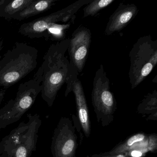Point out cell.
<instances>
[{
    "label": "cell",
    "mask_w": 157,
    "mask_h": 157,
    "mask_svg": "<svg viewBox=\"0 0 157 157\" xmlns=\"http://www.w3.org/2000/svg\"><path fill=\"white\" fill-rule=\"evenodd\" d=\"M27 118L29 128L27 138L13 151L11 157H30L33 151L36 150L38 130L42 124V120L40 116L36 113L28 114Z\"/></svg>",
    "instance_id": "cell-11"
},
{
    "label": "cell",
    "mask_w": 157,
    "mask_h": 157,
    "mask_svg": "<svg viewBox=\"0 0 157 157\" xmlns=\"http://www.w3.org/2000/svg\"><path fill=\"white\" fill-rule=\"evenodd\" d=\"M42 74L38 69L33 78L21 83L14 99L0 109V130L19 121L31 108L41 92Z\"/></svg>",
    "instance_id": "cell-3"
},
{
    "label": "cell",
    "mask_w": 157,
    "mask_h": 157,
    "mask_svg": "<svg viewBox=\"0 0 157 157\" xmlns=\"http://www.w3.org/2000/svg\"><path fill=\"white\" fill-rule=\"evenodd\" d=\"M3 48V40L2 38H0V60L1 59L2 56L1 55L2 48Z\"/></svg>",
    "instance_id": "cell-23"
},
{
    "label": "cell",
    "mask_w": 157,
    "mask_h": 157,
    "mask_svg": "<svg viewBox=\"0 0 157 157\" xmlns=\"http://www.w3.org/2000/svg\"><path fill=\"white\" fill-rule=\"evenodd\" d=\"M5 92H6V90H0V104L2 101L5 96Z\"/></svg>",
    "instance_id": "cell-22"
},
{
    "label": "cell",
    "mask_w": 157,
    "mask_h": 157,
    "mask_svg": "<svg viewBox=\"0 0 157 157\" xmlns=\"http://www.w3.org/2000/svg\"><path fill=\"white\" fill-rule=\"evenodd\" d=\"M0 157H10L9 156H7L6 154H2V155L0 156Z\"/></svg>",
    "instance_id": "cell-25"
},
{
    "label": "cell",
    "mask_w": 157,
    "mask_h": 157,
    "mask_svg": "<svg viewBox=\"0 0 157 157\" xmlns=\"http://www.w3.org/2000/svg\"><path fill=\"white\" fill-rule=\"evenodd\" d=\"M38 51L25 43H16L0 60V87L7 89L37 67Z\"/></svg>",
    "instance_id": "cell-2"
},
{
    "label": "cell",
    "mask_w": 157,
    "mask_h": 157,
    "mask_svg": "<svg viewBox=\"0 0 157 157\" xmlns=\"http://www.w3.org/2000/svg\"><path fill=\"white\" fill-rule=\"evenodd\" d=\"M91 157H131L126 153H121L119 154H108L103 153L100 154H94Z\"/></svg>",
    "instance_id": "cell-20"
},
{
    "label": "cell",
    "mask_w": 157,
    "mask_h": 157,
    "mask_svg": "<svg viewBox=\"0 0 157 157\" xmlns=\"http://www.w3.org/2000/svg\"><path fill=\"white\" fill-rule=\"evenodd\" d=\"M128 72L131 89H134L150 74L157 64V40L150 35L140 37L129 54Z\"/></svg>",
    "instance_id": "cell-4"
},
{
    "label": "cell",
    "mask_w": 157,
    "mask_h": 157,
    "mask_svg": "<svg viewBox=\"0 0 157 157\" xmlns=\"http://www.w3.org/2000/svg\"><path fill=\"white\" fill-rule=\"evenodd\" d=\"M92 33L90 30L79 25L69 38L68 51L70 63L78 71V73L83 70L89 55L91 43Z\"/></svg>",
    "instance_id": "cell-9"
},
{
    "label": "cell",
    "mask_w": 157,
    "mask_h": 157,
    "mask_svg": "<svg viewBox=\"0 0 157 157\" xmlns=\"http://www.w3.org/2000/svg\"><path fill=\"white\" fill-rule=\"evenodd\" d=\"M92 103L98 122L103 127L109 125L114 120L117 101L110 90V80L101 64L94 78Z\"/></svg>",
    "instance_id": "cell-5"
},
{
    "label": "cell",
    "mask_w": 157,
    "mask_h": 157,
    "mask_svg": "<svg viewBox=\"0 0 157 157\" xmlns=\"http://www.w3.org/2000/svg\"><path fill=\"white\" fill-rule=\"evenodd\" d=\"M29 128L28 120L26 123L22 122L9 135L3 138L0 142V156L6 154L11 157L13 151L26 140Z\"/></svg>",
    "instance_id": "cell-12"
},
{
    "label": "cell",
    "mask_w": 157,
    "mask_h": 157,
    "mask_svg": "<svg viewBox=\"0 0 157 157\" xmlns=\"http://www.w3.org/2000/svg\"><path fill=\"white\" fill-rule=\"evenodd\" d=\"M76 126L69 117H62L54 130L51 150L53 157H75L78 148Z\"/></svg>",
    "instance_id": "cell-7"
},
{
    "label": "cell",
    "mask_w": 157,
    "mask_h": 157,
    "mask_svg": "<svg viewBox=\"0 0 157 157\" xmlns=\"http://www.w3.org/2000/svg\"><path fill=\"white\" fill-rule=\"evenodd\" d=\"M157 138L156 134H152L148 137L147 148L149 151H155L157 149Z\"/></svg>",
    "instance_id": "cell-19"
},
{
    "label": "cell",
    "mask_w": 157,
    "mask_h": 157,
    "mask_svg": "<svg viewBox=\"0 0 157 157\" xmlns=\"http://www.w3.org/2000/svg\"><path fill=\"white\" fill-rule=\"evenodd\" d=\"M114 1L115 0H92L83 9V18L94 16Z\"/></svg>",
    "instance_id": "cell-17"
},
{
    "label": "cell",
    "mask_w": 157,
    "mask_h": 157,
    "mask_svg": "<svg viewBox=\"0 0 157 157\" xmlns=\"http://www.w3.org/2000/svg\"><path fill=\"white\" fill-rule=\"evenodd\" d=\"M70 25H58L57 24H51L48 27L46 33L45 37H48L50 36L55 39H63L62 36H65V32L66 29H68Z\"/></svg>",
    "instance_id": "cell-18"
},
{
    "label": "cell",
    "mask_w": 157,
    "mask_h": 157,
    "mask_svg": "<svg viewBox=\"0 0 157 157\" xmlns=\"http://www.w3.org/2000/svg\"><path fill=\"white\" fill-rule=\"evenodd\" d=\"M138 113L148 115L147 119L157 120V92L154 90L151 93H149L137 108Z\"/></svg>",
    "instance_id": "cell-15"
},
{
    "label": "cell",
    "mask_w": 157,
    "mask_h": 157,
    "mask_svg": "<svg viewBox=\"0 0 157 157\" xmlns=\"http://www.w3.org/2000/svg\"><path fill=\"white\" fill-rule=\"evenodd\" d=\"M5 1V0H0V6H1L4 3Z\"/></svg>",
    "instance_id": "cell-24"
},
{
    "label": "cell",
    "mask_w": 157,
    "mask_h": 157,
    "mask_svg": "<svg viewBox=\"0 0 157 157\" xmlns=\"http://www.w3.org/2000/svg\"><path fill=\"white\" fill-rule=\"evenodd\" d=\"M131 157H142L146 152L139 150H131L125 152Z\"/></svg>",
    "instance_id": "cell-21"
},
{
    "label": "cell",
    "mask_w": 157,
    "mask_h": 157,
    "mask_svg": "<svg viewBox=\"0 0 157 157\" xmlns=\"http://www.w3.org/2000/svg\"><path fill=\"white\" fill-rule=\"evenodd\" d=\"M57 0H34L33 3L13 16L12 20L21 21L44 12L55 5Z\"/></svg>",
    "instance_id": "cell-13"
},
{
    "label": "cell",
    "mask_w": 157,
    "mask_h": 157,
    "mask_svg": "<svg viewBox=\"0 0 157 157\" xmlns=\"http://www.w3.org/2000/svg\"><path fill=\"white\" fill-rule=\"evenodd\" d=\"M138 12L137 7L135 4L120 3L109 18L105 34L109 36L120 32L135 18Z\"/></svg>",
    "instance_id": "cell-10"
},
{
    "label": "cell",
    "mask_w": 157,
    "mask_h": 157,
    "mask_svg": "<svg viewBox=\"0 0 157 157\" xmlns=\"http://www.w3.org/2000/svg\"><path fill=\"white\" fill-rule=\"evenodd\" d=\"M92 0H78L60 10L47 16L38 18L21 25L19 33L28 38H38L45 37L49 26L58 22H66L71 19L78 11Z\"/></svg>",
    "instance_id": "cell-6"
},
{
    "label": "cell",
    "mask_w": 157,
    "mask_h": 157,
    "mask_svg": "<svg viewBox=\"0 0 157 157\" xmlns=\"http://www.w3.org/2000/svg\"><path fill=\"white\" fill-rule=\"evenodd\" d=\"M34 0H5L0 6V17L6 20H12L15 14L24 10Z\"/></svg>",
    "instance_id": "cell-14"
},
{
    "label": "cell",
    "mask_w": 157,
    "mask_h": 157,
    "mask_svg": "<svg viewBox=\"0 0 157 157\" xmlns=\"http://www.w3.org/2000/svg\"><path fill=\"white\" fill-rule=\"evenodd\" d=\"M147 138L144 133H139L135 134L126 140L120 143L113 149L105 152L108 154H116L125 153L131 149L132 146L137 142H141Z\"/></svg>",
    "instance_id": "cell-16"
},
{
    "label": "cell",
    "mask_w": 157,
    "mask_h": 157,
    "mask_svg": "<svg viewBox=\"0 0 157 157\" xmlns=\"http://www.w3.org/2000/svg\"><path fill=\"white\" fill-rule=\"evenodd\" d=\"M78 74L76 68L70 63L69 73L66 81L67 89L65 95L67 97L71 92L74 93L80 124L85 136L88 138L91 133L89 110L83 87L78 78Z\"/></svg>",
    "instance_id": "cell-8"
},
{
    "label": "cell",
    "mask_w": 157,
    "mask_h": 157,
    "mask_svg": "<svg viewBox=\"0 0 157 157\" xmlns=\"http://www.w3.org/2000/svg\"><path fill=\"white\" fill-rule=\"evenodd\" d=\"M69 38L49 47L39 68L42 74L41 96L49 107L54 104L59 91L66 83L69 73L70 61L66 55Z\"/></svg>",
    "instance_id": "cell-1"
}]
</instances>
